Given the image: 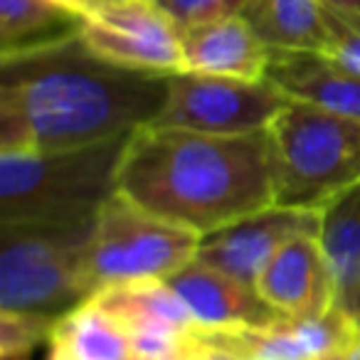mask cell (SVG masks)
Instances as JSON below:
<instances>
[{
	"instance_id": "6da1fadb",
	"label": "cell",
	"mask_w": 360,
	"mask_h": 360,
	"mask_svg": "<svg viewBox=\"0 0 360 360\" xmlns=\"http://www.w3.org/2000/svg\"><path fill=\"white\" fill-rule=\"evenodd\" d=\"M168 77L96 57L79 32L0 55V150H65L153 124Z\"/></svg>"
},
{
	"instance_id": "7a4b0ae2",
	"label": "cell",
	"mask_w": 360,
	"mask_h": 360,
	"mask_svg": "<svg viewBox=\"0 0 360 360\" xmlns=\"http://www.w3.org/2000/svg\"><path fill=\"white\" fill-rule=\"evenodd\" d=\"M119 191L200 237L274 205L269 131L210 136L146 124L129 136Z\"/></svg>"
},
{
	"instance_id": "3957f363",
	"label": "cell",
	"mask_w": 360,
	"mask_h": 360,
	"mask_svg": "<svg viewBox=\"0 0 360 360\" xmlns=\"http://www.w3.org/2000/svg\"><path fill=\"white\" fill-rule=\"evenodd\" d=\"M126 141L65 150H0V225L94 220L119 191Z\"/></svg>"
},
{
	"instance_id": "277c9868",
	"label": "cell",
	"mask_w": 360,
	"mask_h": 360,
	"mask_svg": "<svg viewBox=\"0 0 360 360\" xmlns=\"http://www.w3.org/2000/svg\"><path fill=\"white\" fill-rule=\"evenodd\" d=\"M274 205L321 212L360 186V119L291 99L269 126Z\"/></svg>"
},
{
	"instance_id": "5b68a950",
	"label": "cell",
	"mask_w": 360,
	"mask_h": 360,
	"mask_svg": "<svg viewBox=\"0 0 360 360\" xmlns=\"http://www.w3.org/2000/svg\"><path fill=\"white\" fill-rule=\"evenodd\" d=\"M94 220L0 225V311L62 319L86 304L94 294L86 279Z\"/></svg>"
},
{
	"instance_id": "8992f818",
	"label": "cell",
	"mask_w": 360,
	"mask_h": 360,
	"mask_svg": "<svg viewBox=\"0 0 360 360\" xmlns=\"http://www.w3.org/2000/svg\"><path fill=\"white\" fill-rule=\"evenodd\" d=\"M200 240L198 232L163 220L116 191L96 212L86 247V279L94 294L126 281H165L195 259Z\"/></svg>"
},
{
	"instance_id": "52a82bcc",
	"label": "cell",
	"mask_w": 360,
	"mask_h": 360,
	"mask_svg": "<svg viewBox=\"0 0 360 360\" xmlns=\"http://www.w3.org/2000/svg\"><path fill=\"white\" fill-rule=\"evenodd\" d=\"M289 96L269 79L178 72L168 77V94L153 126L210 136H250L269 131Z\"/></svg>"
},
{
	"instance_id": "ba28073f",
	"label": "cell",
	"mask_w": 360,
	"mask_h": 360,
	"mask_svg": "<svg viewBox=\"0 0 360 360\" xmlns=\"http://www.w3.org/2000/svg\"><path fill=\"white\" fill-rule=\"evenodd\" d=\"M84 45L116 67L146 75L186 72L180 27L155 0H126L82 20Z\"/></svg>"
},
{
	"instance_id": "9c48e42d",
	"label": "cell",
	"mask_w": 360,
	"mask_h": 360,
	"mask_svg": "<svg viewBox=\"0 0 360 360\" xmlns=\"http://www.w3.org/2000/svg\"><path fill=\"white\" fill-rule=\"evenodd\" d=\"M321 212L271 205L250 217L205 235L198 247V259L255 284L271 257L301 235H319Z\"/></svg>"
},
{
	"instance_id": "30bf717a",
	"label": "cell",
	"mask_w": 360,
	"mask_h": 360,
	"mask_svg": "<svg viewBox=\"0 0 360 360\" xmlns=\"http://www.w3.org/2000/svg\"><path fill=\"white\" fill-rule=\"evenodd\" d=\"M255 289L291 321L319 319L335 309V284L319 235H301L281 247L255 279Z\"/></svg>"
},
{
	"instance_id": "8fae6325",
	"label": "cell",
	"mask_w": 360,
	"mask_h": 360,
	"mask_svg": "<svg viewBox=\"0 0 360 360\" xmlns=\"http://www.w3.org/2000/svg\"><path fill=\"white\" fill-rule=\"evenodd\" d=\"M165 281L191 311L198 328H262L284 319L257 294L255 284L205 264L198 257Z\"/></svg>"
},
{
	"instance_id": "7c38bea8",
	"label": "cell",
	"mask_w": 360,
	"mask_h": 360,
	"mask_svg": "<svg viewBox=\"0 0 360 360\" xmlns=\"http://www.w3.org/2000/svg\"><path fill=\"white\" fill-rule=\"evenodd\" d=\"M186 72L230 79H266L269 47L242 15L215 18L180 30Z\"/></svg>"
},
{
	"instance_id": "4fadbf2b",
	"label": "cell",
	"mask_w": 360,
	"mask_h": 360,
	"mask_svg": "<svg viewBox=\"0 0 360 360\" xmlns=\"http://www.w3.org/2000/svg\"><path fill=\"white\" fill-rule=\"evenodd\" d=\"M266 79L279 86L289 99L309 101L360 119V75L345 70L321 52L269 47Z\"/></svg>"
},
{
	"instance_id": "5bb4252c",
	"label": "cell",
	"mask_w": 360,
	"mask_h": 360,
	"mask_svg": "<svg viewBox=\"0 0 360 360\" xmlns=\"http://www.w3.org/2000/svg\"><path fill=\"white\" fill-rule=\"evenodd\" d=\"M89 304L111 314L126 333H175L188 335L198 328L191 311L178 299L168 281L143 279L99 289Z\"/></svg>"
},
{
	"instance_id": "9a60e30c",
	"label": "cell",
	"mask_w": 360,
	"mask_h": 360,
	"mask_svg": "<svg viewBox=\"0 0 360 360\" xmlns=\"http://www.w3.org/2000/svg\"><path fill=\"white\" fill-rule=\"evenodd\" d=\"M319 242L335 284V306L360 314V186L321 210Z\"/></svg>"
},
{
	"instance_id": "2e32d148",
	"label": "cell",
	"mask_w": 360,
	"mask_h": 360,
	"mask_svg": "<svg viewBox=\"0 0 360 360\" xmlns=\"http://www.w3.org/2000/svg\"><path fill=\"white\" fill-rule=\"evenodd\" d=\"M240 15L271 50H326L321 0H247Z\"/></svg>"
},
{
	"instance_id": "e0dca14e",
	"label": "cell",
	"mask_w": 360,
	"mask_h": 360,
	"mask_svg": "<svg viewBox=\"0 0 360 360\" xmlns=\"http://www.w3.org/2000/svg\"><path fill=\"white\" fill-rule=\"evenodd\" d=\"M50 348L82 360H136L124 326L89 301L57 321Z\"/></svg>"
},
{
	"instance_id": "ac0fdd59",
	"label": "cell",
	"mask_w": 360,
	"mask_h": 360,
	"mask_svg": "<svg viewBox=\"0 0 360 360\" xmlns=\"http://www.w3.org/2000/svg\"><path fill=\"white\" fill-rule=\"evenodd\" d=\"M82 20L55 0H0V55L72 37Z\"/></svg>"
},
{
	"instance_id": "d6986e66",
	"label": "cell",
	"mask_w": 360,
	"mask_h": 360,
	"mask_svg": "<svg viewBox=\"0 0 360 360\" xmlns=\"http://www.w3.org/2000/svg\"><path fill=\"white\" fill-rule=\"evenodd\" d=\"M198 335L205 343L232 353L237 360H311L291 319H281L262 328H198Z\"/></svg>"
},
{
	"instance_id": "ffe728a7",
	"label": "cell",
	"mask_w": 360,
	"mask_h": 360,
	"mask_svg": "<svg viewBox=\"0 0 360 360\" xmlns=\"http://www.w3.org/2000/svg\"><path fill=\"white\" fill-rule=\"evenodd\" d=\"M57 321L52 316L25 314V311H0V358L27 360L40 343H50Z\"/></svg>"
},
{
	"instance_id": "44dd1931",
	"label": "cell",
	"mask_w": 360,
	"mask_h": 360,
	"mask_svg": "<svg viewBox=\"0 0 360 360\" xmlns=\"http://www.w3.org/2000/svg\"><path fill=\"white\" fill-rule=\"evenodd\" d=\"M323 18L328 37H326V50L321 55L360 75V15L323 6Z\"/></svg>"
},
{
	"instance_id": "7402d4cb",
	"label": "cell",
	"mask_w": 360,
	"mask_h": 360,
	"mask_svg": "<svg viewBox=\"0 0 360 360\" xmlns=\"http://www.w3.org/2000/svg\"><path fill=\"white\" fill-rule=\"evenodd\" d=\"M178 27H191L198 22L215 20V18L240 15L247 0H155Z\"/></svg>"
},
{
	"instance_id": "603a6c76",
	"label": "cell",
	"mask_w": 360,
	"mask_h": 360,
	"mask_svg": "<svg viewBox=\"0 0 360 360\" xmlns=\"http://www.w3.org/2000/svg\"><path fill=\"white\" fill-rule=\"evenodd\" d=\"M191 360H237L232 353L217 348V345H210L198 335V328L193 333V348H191Z\"/></svg>"
},
{
	"instance_id": "cb8c5ba5",
	"label": "cell",
	"mask_w": 360,
	"mask_h": 360,
	"mask_svg": "<svg viewBox=\"0 0 360 360\" xmlns=\"http://www.w3.org/2000/svg\"><path fill=\"white\" fill-rule=\"evenodd\" d=\"M323 6L333 8V11H340V13H355L360 15V0H321Z\"/></svg>"
},
{
	"instance_id": "d4e9b609",
	"label": "cell",
	"mask_w": 360,
	"mask_h": 360,
	"mask_svg": "<svg viewBox=\"0 0 360 360\" xmlns=\"http://www.w3.org/2000/svg\"><path fill=\"white\" fill-rule=\"evenodd\" d=\"M57 6H62L65 11H70V13H75V15H79V18H86L89 13H86V6H84V0H55Z\"/></svg>"
},
{
	"instance_id": "484cf974",
	"label": "cell",
	"mask_w": 360,
	"mask_h": 360,
	"mask_svg": "<svg viewBox=\"0 0 360 360\" xmlns=\"http://www.w3.org/2000/svg\"><path fill=\"white\" fill-rule=\"evenodd\" d=\"M119 3H126V0H84V6H86V13H96L101 11V8H109V6H119ZM86 15V18H89Z\"/></svg>"
},
{
	"instance_id": "4316f807",
	"label": "cell",
	"mask_w": 360,
	"mask_h": 360,
	"mask_svg": "<svg viewBox=\"0 0 360 360\" xmlns=\"http://www.w3.org/2000/svg\"><path fill=\"white\" fill-rule=\"evenodd\" d=\"M193 333H195V330H193ZM191 348H193V335H191V343H188L186 348L180 350V353L168 355V358H163V360H191Z\"/></svg>"
},
{
	"instance_id": "83f0119b",
	"label": "cell",
	"mask_w": 360,
	"mask_h": 360,
	"mask_svg": "<svg viewBox=\"0 0 360 360\" xmlns=\"http://www.w3.org/2000/svg\"><path fill=\"white\" fill-rule=\"evenodd\" d=\"M345 353H348L350 360H360V333H358V338H355L353 343L345 348Z\"/></svg>"
},
{
	"instance_id": "f1b7e54d",
	"label": "cell",
	"mask_w": 360,
	"mask_h": 360,
	"mask_svg": "<svg viewBox=\"0 0 360 360\" xmlns=\"http://www.w3.org/2000/svg\"><path fill=\"white\" fill-rule=\"evenodd\" d=\"M47 360H82V358H77V355L65 353V350H55V348H50V358H47Z\"/></svg>"
},
{
	"instance_id": "f546056e",
	"label": "cell",
	"mask_w": 360,
	"mask_h": 360,
	"mask_svg": "<svg viewBox=\"0 0 360 360\" xmlns=\"http://www.w3.org/2000/svg\"><path fill=\"white\" fill-rule=\"evenodd\" d=\"M316 360H350V358H348V353H345V350H335V353L321 355V358H316Z\"/></svg>"
},
{
	"instance_id": "4dcf8cb0",
	"label": "cell",
	"mask_w": 360,
	"mask_h": 360,
	"mask_svg": "<svg viewBox=\"0 0 360 360\" xmlns=\"http://www.w3.org/2000/svg\"><path fill=\"white\" fill-rule=\"evenodd\" d=\"M355 323H358V328H360V314H358V316H355Z\"/></svg>"
}]
</instances>
